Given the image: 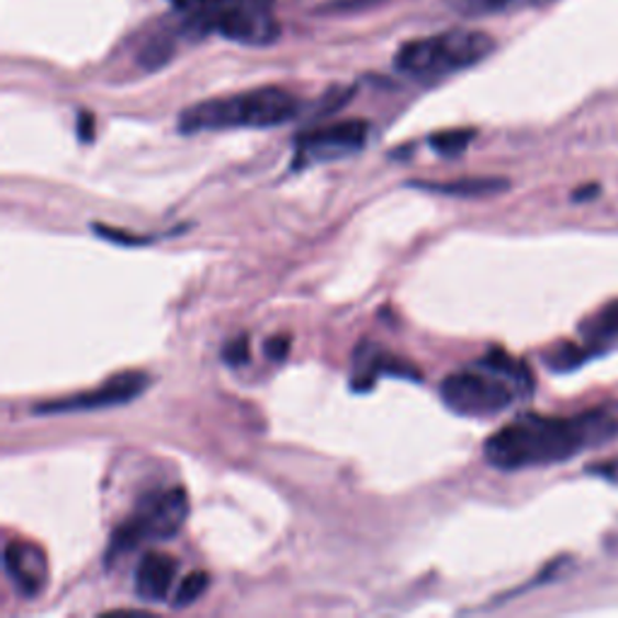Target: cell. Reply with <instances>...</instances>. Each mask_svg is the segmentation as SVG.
<instances>
[{
  "label": "cell",
  "mask_w": 618,
  "mask_h": 618,
  "mask_svg": "<svg viewBox=\"0 0 618 618\" xmlns=\"http://www.w3.org/2000/svg\"><path fill=\"white\" fill-rule=\"evenodd\" d=\"M618 438V404H604L573 418L529 414L493 432L483 447L488 464L503 471L561 464Z\"/></svg>",
  "instance_id": "1"
},
{
  "label": "cell",
  "mask_w": 618,
  "mask_h": 618,
  "mask_svg": "<svg viewBox=\"0 0 618 618\" xmlns=\"http://www.w3.org/2000/svg\"><path fill=\"white\" fill-rule=\"evenodd\" d=\"M187 40L221 34L245 46H271L281 36L273 0H172Z\"/></svg>",
  "instance_id": "2"
},
{
  "label": "cell",
  "mask_w": 618,
  "mask_h": 618,
  "mask_svg": "<svg viewBox=\"0 0 618 618\" xmlns=\"http://www.w3.org/2000/svg\"><path fill=\"white\" fill-rule=\"evenodd\" d=\"M300 100L281 88H259L233 97H217L184 109L179 116V131L193 136L203 131L227 128H276L300 114Z\"/></svg>",
  "instance_id": "3"
},
{
  "label": "cell",
  "mask_w": 618,
  "mask_h": 618,
  "mask_svg": "<svg viewBox=\"0 0 618 618\" xmlns=\"http://www.w3.org/2000/svg\"><path fill=\"white\" fill-rule=\"evenodd\" d=\"M495 48L493 36L479 30H450L406 42L394 56L398 72L416 80H440L481 64Z\"/></svg>",
  "instance_id": "4"
},
{
  "label": "cell",
  "mask_w": 618,
  "mask_h": 618,
  "mask_svg": "<svg viewBox=\"0 0 618 618\" xmlns=\"http://www.w3.org/2000/svg\"><path fill=\"white\" fill-rule=\"evenodd\" d=\"M189 517V495L184 488H167L141 498L138 507L121 523L109 539L106 563L141 547L143 541H167L177 537Z\"/></svg>",
  "instance_id": "5"
},
{
  "label": "cell",
  "mask_w": 618,
  "mask_h": 618,
  "mask_svg": "<svg viewBox=\"0 0 618 618\" xmlns=\"http://www.w3.org/2000/svg\"><path fill=\"white\" fill-rule=\"evenodd\" d=\"M445 406L464 418H493L523 396L519 386L505 374L493 372L476 362V368L454 372L440 384Z\"/></svg>",
  "instance_id": "6"
},
{
  "label": "cell",
  "mask_w": 618,
  "mask_h": 618,
  "mask_svg": "<svg viewBox=\"0 0 618 618\" xmlns=\"http://www.w3.org/2000/svg\"><path fill=\"white\" fill-rule=\"evenodd\" d=\"M150 386V378L145 372L128 370L121 372L116 378L106 380L102 386H97L92 392L72 394L64 398H54V402H42L34 406L36 416H56V414H80V411H97V408H112L124 406L133 398H138Z\"/></svg>",
  "instance_id": "7"
},
{
  "label": "cell",
  "mask_w": 618,
  "mask_h": 618,
  "mask_svg": "<svg viewBox=\"0 0 618 618\" xmlns=\"http://www.w3.org/2000/svg\"><path fill=\"white\" fill-rule=\"evenodd\" d=\"M368 131H370L368 121L348 119L300 133V138L295 143V153H297L295 165L302 167L314 162L344 160V157L362 150V145L368 141Z\"/></svg>",
  "instance_id": "8"
},
{
  "label": "cell",
  "mask_w": 618,
  "mask_h": 618,
  "mask_svg": "<svg viewBox=\"0 0 618 618\" xmlns=\"http://www.w3.org/2000/svg\"><path fill=\"white\" fill-rule=\"evenodd\" d=\"M5 575L24 599H36L48 585V561L44 549L32 541H10L3 551Z\"/></svg>",
  "instance_id": "9"
},
{
  "label": "cell",
  "mask_w": 618,
  "mask_h": 618,
  "mask_svg": "<svg viewBox=\"0 0 618 618\" xmlns=\"http://www.w3.org/2000/svg\"><path fill=\"white\" fill-rule=\"evenodd\" d=\"M382 374H390V378L420 380L418 370L411 366V362L392 356L390 350H384L374 344H360L353 356L350 386H353L356 392H370Z\"/></svg>",
  "instance_id": "10"
},
{
  "label": "cell",
  "mask_w": 618,
  "mask_h": 618,
  "mask_svg": "<svg viewBox=\"0 0 618 618\" xmlns=\"http://www.w3.org/2000/svg\"><path fill=\"white\" fill-rule=\"evenodd\" d=\"M179 573V563L175 555L162 551H148L143 553V559L136 568V595L143 602H167L169 592Z\"/></svg>",
  "instance_id": "11"
},
{
  "label": "cell",
  "mask_w": 618,
  "mask_h": 618,
  "mask_svg": "<svg viewBox=\"0 0 618 618\" xmlns=\"http://www.w3.org/2000/svg\"><path fill=\"white\" fill-rule=\"evenodd\" d=\"M416 189L442 193V196H457V199H481V196H495L510 189V181L503 177H467L457 181H414Z\"/></svg>",
  "instance_id": "12"
},
{
  "label": "cell",
  "mask_w": 618,
  "mask_h": 618,
  "mask_svg": "<svg viewBox=\"0 0 618 618\" xmlns=\"http://www.w3.org/2000/svg\"><path fill=\"white\" fill-rule=\"evenodd\" d=\"M184 36L181 32L179 20L172 24V27H162L153 32L148 40L143 42L141 52H138V66L143 70H160L165 68L169 60L175 58L177 54V42Z\"/></svg>",
  "instance_id": "13"
},
{
  "label": "cell",
  "mask_w": 618,
  "mask_h": 618,
  "mask_svg": "<svg viewBox=\"0 0 618 618\" xmlns=\"http://www.w3.org/2000/svg\"><path fill=\"white\" fill-rule=\"evenodd\" d=\"M587 348H609L618 338V302L602 307L595 317L583 324Z\"/></svg>",
  "instance_id": "14"
},
{
  "label": "cell",
  "mask_w": 618,
  "mask_h": 618,
  "mask_svg": "<svg viewBox=\"0 0 618 618\" xmlns=\"http://www.w3.org/2000/svg\"><path fill=\"white\" fill-rule=\"evenodd\" d=\"M555 3V0H452V8L469 18L483 15H501V12H513L523 8H541Z\"/></svg>",
  "instance_id": "15"
},
{
  "label": "cell",
  "mask_w": 618,
  "mask_h": 618,
  "mask_svg": "<svg viewBox=\"0 0 618 618\" xmlns=\"http://www.w3.org/2000/svg\"><path fill=\"white\" fill-rule=\"evenodd\" d=\"M209 587H211V575L209 573H205V571L189 573L177 585L175 595H172V599H169V604H172V609H187V607H191L193 602H199L205 595V589H209Z\"/></svg>",
  "instance_id": "16"
},
{
  "label": "cell",
  "mask_w": 618,
  "mask_h": 618,
  "mask_svg": "<svg viewBox=\"0 0 618 618\" xmlns=\"http://www.w3.org/2000/svg\"><path fill=\"white\" fill-rule=\"evenodd\" d=\"M474 136H476L474 128L440 131L430 138V148L442 157H459L469 148L471 141H474Z\"/></svg>",
  "instance_id": "17"
},
{
  "label": "cell",
  "mask_w": 618,
  "mask_h": 618,
  "mask_svg": "<svg viewBox=\"0 0 618 618\" xmlns=\"http://www.w3.org/2000/svg\"><path fill=\"white\" fill-rule=\"evenodd\" d=\"M592 356V348H577V346H559L553 348L549 356H543V362H547L549 370L555 372H568L583 366V362Z\"/></svg>",
  "instance_id": "18"
},
{
  "label": "cell",
  "mask_w": 618,
  "mask_h": 618,
  "mask_svg": "<svg viewBox=\"0 0 618 618\" xmlns=\"http://www.w3.org/2000/svg\"><path fill=\"white\" fill-rule=\"evenodd\" d=\"M223 360L229 368H241L249 362V336L239 334L223 346Z\"/></svg>",
  "instance_id": "19"
},
{
  "label": "cell",
  "mask_w": 618,
  "mask_h": 618,
  "mask_svg": "<svg viewBox=\"0 0 618 618\" xmlns=\"http://www.w3.org/2000/svg\"><path fill=\"white\" fill-rule=\"evenodd\" d=\"M94 235H100L109 241H114V245H148V237H138V235H126V229H112V227H104V225H92Z\"/></svg>",
  "instance_id": "20"
},
{
  "label": "cell",
  "mask_w": 618,
  "mask_h": 618,
  "mask_svg": "<svg viewBox=\"0 0 618 618\" xmlns=\"http://www.w3.org/2000/svg\"><path fill=\"white\" fill-rule=\"evenodd\" d=\"M350 94H353V90H346V88H336L332 92H326L324 100L319 102L317 116H326V114L338 112V109H341L350 100Z\"/></svg>",
  "instance_id": "21"
},
{
  "label": "cell",
  "mask_w": 618,
  "mask_h": 618,
  "mask_svg": "<svg viewBox=\"0 0 618 618\" xmlns=\"http://www.w3.org/2000/svg\"><path fill=\"white\" fill-rule=\"evenodd\" d=\"M263 350H266V358H271V360H276V362L285 360L288 353H290V336H285V334L271 336L269 341L263 344Z\"/></svg>",
  "instance_id": "22"
},
{
  "label": "cell",
  "mask_w": 618,
  "mask_h": 618,
  "mask_svg": "<svg viewBox=\"0 0 618 618\" xmlns=\"http://www.w3.org/2000/svg\"><path fill=\"white\" fill-rule=\"evenodd\" d=\"M592 476H599V479H607L611 483H618V459H611V462H599L595 467L587 469Z\"/></svg>",
  "instance_id": "23"
},
{
  "label": "cell",
  "mask_w": 618,
  "mask_h": 618,
  "mask_svg": "<svg viewBox=\"0 0 618 618\" xmlns=\"http://www.w3.org/2000/svg\"><path fill=\"white\" fill-rule=\"evenodd\" d=\"M78 136L82 141H90L94 136V121H92V116L88 112H82L78 116Z\"/></svg>",
  "instance_id": "24"
},
{
  "label": "cell",
  "mask_w": 618,
  "mask_h": 618,
  "mask_svg": "<svg viewBox=\"0 0 618 618\" xmlns=\"http://www.w3.org/2000/svg\"><path fill=\"white\" fill-rule=\"evenodd\" d=\"M597 191H599V187H585V189H577L575 191V201H587V199H595L597 196Z\"/></svg>",
  "instance_id": "25"
}]
</instances>
